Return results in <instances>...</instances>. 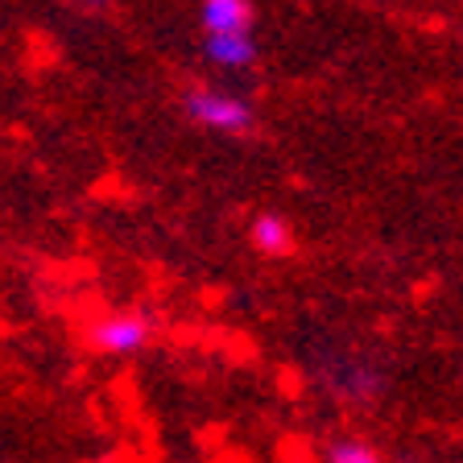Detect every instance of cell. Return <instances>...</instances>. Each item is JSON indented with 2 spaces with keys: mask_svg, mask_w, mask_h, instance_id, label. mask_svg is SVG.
<instances>
[{
  "mask_svg": "<svg viewBox=\"0 0 463 463\" xmlns=\"http://www.w3.org/2000/svg\"><path fill=\"white\" fill-rule=\"evenodd\" d=\"M249 241H252V249L260 252V257H289L294 252V228H289V220L286 215H278V212H260L257 220H252V228H249Z\"/></svg>",
  "mask_w": 463,
  "mask_h": 463,
  "instance_id": "cell-5",
  "label": "cell"
},
{
  "mask_svg": "<svg viewBox=\"0 0 463 463\" xmlns=\"http://www.w3.org/2000/svg\"><path fill=\"white\" fill-rule=\"evenodd\" d=\"M154 315L149 310H108V315L87 323V344L104 356H133L141 347L154 344Z\"/></svg>",
  "mask_w": 463,
  "mask_h": 463,
  "instance_id": "cell-2",
  "label": "cell"
},
{
  "mask_svg": "<svg viewBox=\"0 0 463 463\" xmlns=\"http://www.w3.org/2000/svg\"><path fill=\"white\" fill-rule=\"evenodd\" d=\"M199 25H203V38H215V33H252L257 9H252L249 0H207L199 9Z\"/></svg>",
  "mask_w": 463,
  "mask_h": 463,
  "instance_id": "cell-3",
  "label": "cell"
},
{
  "mask_svg": "<svg viewBox=\"0 0 463 463\" xmlns=\"http://www.w3.org/2000/svg\"><path fill=\"white\" fill-rule=\"evenodd\" d=\"M87 463H108V459H87Z\"/></svg>",
  "mask_w": 463,
  "mask_h": 463,
  "instance_id": "cell-7",
  "label": "cell"
},
{
  "mask_svg": "<svg viewBox=\"0 0 463 463\" xmlns=\"http://www.w3.org/2000/svg\"><path fill=\"white\" fill-rule=\"evenodd\" d=\"M183 112L191 125L223 137H249L257 128V108L236 91H223V87H186Z\"/></svg>",
  "mask_w": 463,
  "mask_h": 463,
  "instance_id": "cell-1",
  "label": "cell"
},
{
  "mask_svg": "<svg viewBox=\"0 0 463 463\" xmlns=\"http://www.w3.org/2000/svg\"><path fill=\"white\" fill-rule=\"evenodd\" d=\"M203 54L223 71H249L260 50L252 33H215V38H203Z\"/></svg>",
  "mask_w": 463,
  "mask_h": 463,
  "instance_id": "cell-4",
  "label": "cell"
},
{
  "mask_svg": "<svg viewBox=\"0 0 463 463\" xmlns=\"http://www.w3.org/2000/svg\"><path fill=\"white\" fill-rule=\"evenodd\" d=\"M327 463H385V459H381V451H376L373 443H364V439H335V443L327 447Z\"/></svg>",
  "mask_w": 463,
  "mask_h": 463,
  "instance_id": "cell-6",
  "label": "cell"
}]
</instances>
